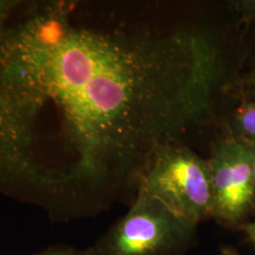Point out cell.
Listing matches in <instances>:
<instances>
[{
	"label": "cell",
	"instance_id": "cell-6",
	"mask_svg": "<svg viewBox=\"0 0 255 255\" xmlns=\"http://www.w3.org/2000/svg\"><path fill=\"white\" fill-rule=\"evenodd\" d=\"M244 99L255 101V69L247 78L244 86Z\"/></svg>",
	"mask_w": 255,
	"mask_h": 255
},
{
	"label": "cell",
	"instance_id": "cell-5",
	"mask_svg": "<svg viewBox=\"0 0 255 255\" xmlns=\"http://www.w3.org/2000/svg\"><path fill=\"white\" fill-rule=\"evenodd\" d=\"M27 255H92L90 248L81 250L67 244H54L34 254Z\"/></svg>",
	"mask_w": 255,
	"mask_h": 255
},
{
	"label": "cell",
	"instance_id": "cell-4",
	"mask_svg": "<svg viewBox=\"0 0 255 255\" xmlns=\"http://www.w3.org/2000/svg\"><path fill=\"white\" fill-rule=\"evenodd\" d=\"M231 135L255 148V101L244 99L233 112Z\"/></svg>",
	"mask_w": 255,
	"mask_h": 255
},
{
	"label": "cell",
	"instance_id": "cell-7",
	"mask_svg": "<svg viewBox=\"0 0 255 255\" xmlns=\"http://www.w3.org/2000/svg\"><path fill=\"white\" fill-rule=\"evenodd\" d=\"M240 228L246 235L247 238L250 240V242L255 247V221L243 223L240 225Z\"/></svg>",
	"mask_w": 255,
	"mask_h": 255
},
{
	"label": "cell",
	"instance_id": "cell-9",
	"mask_svg": "<svg viewBox=\"0 0 255 255\" xmlns=\"http://www.w3.org/2000/svg\"></svg>",
	"mask_w": 255,
	"mask_h": 255
},
{
	"label": "cell",
	"instance_id": "cell-1",
	"mask_svg": "<svg viewBox=\"0 0 255 255\" xmlns=\"http://www.w3.org/2000/svg\"><path fill=\"white\" fill-rule=\"evenodd\" d=\"M138 191L161 201L194 226L214 218V196L208 159L182 143L161 146L135 175ZM134 177V178H135Z\"/></svg>",
	"mask_w": 255,
	"mask_h": 255
},
{
	"label": "cell",
	"instance_id": "cell-2",
	"mask_svg": "<svg viewBox=\"0 0 255 255\" xmlns=\"http://www.w3.org/2000/svg\"><path fill=\"white\" fill-rule=\"evenodd\" d=\"M196 228L161 201L137 193L127 214L89 248L92 255H176L190 244Z\"/></svg>",
	"mask_w": 255,
	"mask_h": 255
},
{
	"label": "cell",
	"instance_id": "cell-8",
	"mask_svg": "<svg viewBox=\"0 0 255 255\" xmlns=\"http://www.w3.org/2000/svg\"><path fill=\"white\" fill-rule=\"evenodd\" d=\"M221 255H241L237 253L235 249H233L232 247H222L221 251H220Z\"/></svg>",
	"mask_w": 255,
	"mask_h": 255
},
{
	"label": "cell",
	"instance_id": "cell-3",
	"mask_svg": "<svg viewBox=\"0 0 255 255\" xmlns=\"http://www.w3.org/2000/svg\"><path fill=\"white\" fill-rule=\"evenodd\" d=\"M208 163L214 219L240 226L255 210V148L230 134L215 146Z\"/></svg>",
	"mask_w": 255,
	"mask_h": 255
}]
</instances>
